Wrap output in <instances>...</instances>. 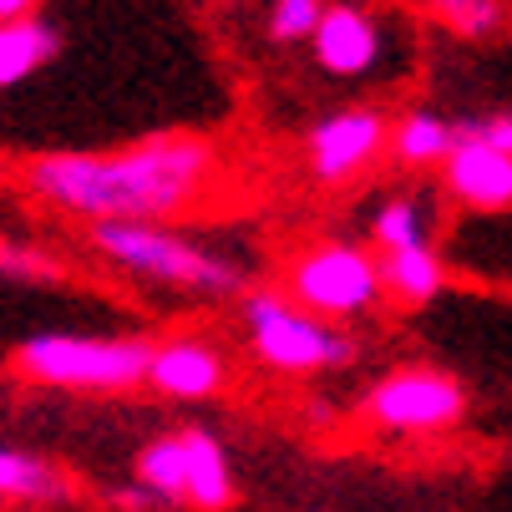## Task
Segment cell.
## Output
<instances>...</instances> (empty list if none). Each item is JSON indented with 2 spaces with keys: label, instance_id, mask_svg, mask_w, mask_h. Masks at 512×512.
Here are the masks:
<instances>
[{
  "label": "cell",
  "instance_id": "cell-1",
  "mask_svg": "<svg viewBox=\"0 0 512 512\" xmlns=\"http://www.w3.org/2000/svg\"><path fill=\"white\" fill-rule=\"evenodd\" d=\"M213 153L198 137H153L127 153H51L31 163V188L92 224H158L193 203Z\"/></svg>",
  "mask_w": 512,
  "mask_h": 512
},
{
  "label": "cell",
  "instance_id": "cell-2",
  "mask_svg": "<svg viewBox=\"0 0 512 512\" xmlns=\"http://www.w3.org/2000/svg\"><path fill=\"white\" fill-rule=\"evenodd\" d=\"M92 244L112 264H122L132 274H148L158 284L193 289V295L218 300V295H239L244 289V274L224 254H208L163 224H92Z\"/></svg>",
  "mask_w": 512,
  "mask_h": 512
},
{
  "label": "cell",
  "instance_id": "cell-3",
  "mask_svg": "<svg viewBox=\"0 0 512 512\" xmlns=\"http://www.w3.org/2000/svg\"><path fill=\"white\" fill-rule=\"evenodd\" d=\"M153 345L142 340H107V335H31L21 345V371L46 386L71 391H127L148 381Z\"/></svg>",
  "mask_w": 512,
  "mask_h": 512
},
{
  "label": "cell",
  "instance_id": "cell-4",
  "mask_svg": "<svg viewBox=\"0 0 512 512\" xmlns=\"http://www.w3.org/2000/svg\"><path fill=\"white\" fill-rule=\"evenodd\" d=\"M244 325L254 330V350L279 371H325V365L355 360L350 335H340L335 325H325L300 305H289L274 289H259V295L244 300Z\"/></svg>",
  "mask_w": 512,
  "mask_h": 512
},
{
  "label": "cell",
  "instance_id": "cell-5",
  "mask_svg": "<svg viewBox=\"0 0 512 512\" xmlns=\"http://www.w3.org/2000/svg\"><path fill=\"white\" fill-rule=\"evenodd\" d=\"M386 289V274L371 254H360L355 244H320L310 249L295 269H289V295L310 315L350 320L365 315Z\"/></svg>",
  "mask_w": 512,
  "mask_h": 512
},
{
  "label": "cell",
  "instance_id": "cell-6",
  "mask_svg": "<svg viewBox=\"0 0 512 512\" xmlns=\"http://www.w3.org/2000/svg\"><path fill=\"white\" fill-rule=\"evenodd\" d=\"M467 396L442 371H396L365 396V416L386 431H442L462 421Z\"/></svg>",
  "mask_w": 512,
  "mask_h": 512
},
{
  "label": "cell",
  "instance_id": "cell-7",
  "mask_svg": "<svg viewBox=\"0 0 512 512\" xmlns=\"http://www.w3.org/2000/svg\"><path fill=\"white\" fill-rule=\"evenodd\" d=\"M381 142H386V122L376 112L365 107L335 112L310 132V168L320 183H345L381 153Z\"/></svg>",
  "mask_w": 512,
  "mask_h": 512
},
{
  "label": "cell",
  "instance_id": "cell-8",
  "mask_svg": "<svg viewBox=\"0 0 512 512\" xmlns=\"http://www.w3.org/2000/svg\"><path fill=\"white\" fill-rule=\"evenodd\" d=\"M447 188H452V198H462L472 208H507L512 203V158L502 148H492L487 137L462 132L457 153L447 158Z\"/></svg>",
  "mask_w": 512,
  "mask_h": 512
},
{
  "label": "cell",
  "instance_id": "cell-9",
  "mask_svg": "<svg viewBox=\"0 0 512 512\" xmlns=\"http://www.w3.org/2000/svg\"><path fill=\"white\" fill-rule=\"evenodd\" d=\"M315 61L330 77H365L381 61V31L371 26L360 6H330L320 31H315Z\"/></svg>",
  "mask_w": 512,
  "mask_h": 512
},
{
  "label": "cell",
  "instance_id": "cell-10",
  "mask_svg": "<svg viewBox=\"0 0 512 512\" xmlns=\"http://www.w3.org/2000/svg\"><path fill=\"white\" fill-rule=\"evenodd\" d=\"M148 381L163 396H183V401L213 396L218 386H224V355L208 350L203 340H168V345L153 350Z\"/></svg>",
  "mask_w": 512,
  "mask_h": 512
},
{
  "label": "cell",
  "instance_id": "cell-11",
  "mask_svg": "<svg viewBox=\"0 0 512 512\" xmlns=\"http://www.w3.org/2000/svg\"><path fill=\"white\" fill-rule=\"evenodd\" d=\"M178 436H183V452H188V502L203 507V512L229 507L234 502V477H229L224 447H218L208 431H178Z\"/></svg>",
  "mask_w": 512,
  "mask_h": 512
},
{
  "label": "cell",
  "instance_id": "cell-12",
  "mask_svg": "<svg viewBox=\"0 0 512 512\" xmlns=\"http://www.w3.org/2000/svg\"><path fill=\"white\" fill-rule=\"evenodd\" d=\"M56 56V31L41 21H0V87L26 82Z\"/></svg>",
  "mask_w": 512,
  "mask_h": 512
},
{
  "label": "cell",
  "instance_id": "cell-13",
  "mask_svg": "<svg viewBox=\"0 0 512 512\" xmlns=\"http://www.w3.org/2000/svg\"><path fill=\"white\" fill-rule=\"evenodd\" d=\"M0 497L11 502H61L66 477L21 447H0Z\"/></svg>",
  "mask_w": 512,
  "mask_h": 512
},
{
  "label": "cell",
  "instance_id": "cell-14",
  "mask_svg": "<svg viewBox=\"0 0 512 512\" xmlns=\"http://www.w3.org/2000/svg\"><path fill=\"white\" fill-rule=\"evenodd\" d=\"M457 142H462V127H452L447 117H436V112H411L401 117L396 127V153L406 163H442L457 153Z\"/></svg>",
  "mask_w": 512,
  "mask_h": 512
},
{
  "label": "cell",
  "instance_id": "cell-15",
  "mask_svg": "<svg viewBox=\"0 0 512 512\" xmlns=\"http://www.w3.org/2000/svg\"><path fill=\"white\" fill-rule=\"evenodd\" d=\"M381 274H386V284L396 289L406 305H426V300H436V295H442V284H447L442 259L431 254V244L406 249V254H391V259L381 264Z\"/></svg>",
  "mask_w": 512,
  "mask_h": 512
},
{
  "label": "cell",
  "instance_id": "cell-16",
  "mask_svg": "<svg viewBox=\"0 0 512 512\" xmlns=\"http://www.w3.org/2000/svg\"><path fill=\"white\" fill-rule=\"evenodd\" d=\"M137 477L163 502H188V452H183V436H163V442L142 447Z\"/></svg>",
  "mask_w": 512,
  "mask_h": 512
},
{
  "label": "cell",
  "instance_id": "cell-17",
  "mask_svg": "<svg viewBox=\"0 0 512 512\" xmlns=\"http://www.w3.org/2000/svg\"><path fill=\"white\" fill-rule=\"evenodd\" d=\"M376 239L386 254H406V249H421L426 244V208L411 203V198H396L381 208L376 218Z\"/></svg>",
  "mask_w": 512,
  "mask_h": 512
},
{
  "label": "cell",
  "instance_id": "cell-18",
  "mask_svg": "<svg viewBox=\"0 0 512 512\" xmlns=\"http://www.w3.org/2000/svg\"><path fill=\"white\" fill-rule=\"evenodd\" d=\"M431 11H436L442 26H452L457 36H472V41H482V36H492L502 26L497 0H431Z\"/></svg>",
  "mask_w": 512,
  "mask_h": 512
},
{
  "label": "cell",
  "instance_id": "cell-19",
  "mask_svg": "<svg viewBox=\"0 0 512 512\" xmlns=\"http://www.w3.org/2000/svg\"><path fill=\"white\" fill-rule=\"evenodd\" d=\"M325 0H274V11H269V31L279 36V41H300V36H310L315 41V31H320V21H325Z\"/></svg>",
  "mask_w": 512,
  "mask_h": 512
},
{
  "label": "cell",
  "instance_id": "cell-20",
  "mask_svg": "<svg viewBox=\"0 0 512 512\" xmlns=\"http://www.w3.org/2000/svg\"><path fill=\"white\" fill-rule=\"evenodd\" d=\"M0 274L6 279H56V264L26 244H0Z\"/></svg>",
  "mask_w": 512,
  "mask_h": 512
},
{
  "label": "cell",
  "instance_id": "cell-21",
  "mask_svg": "<svg viewBox=\"0 0 512 512\" xmlns=\"http://www.w3.org/2000/svg\"><path fill=\"white\" fill-rule=\"evenodd\" d=\"M462 132L472 137H487L492 148H502L512 158V117H482V122H462Z\"/></svg>",
  "mask_w": 512,
  "mask_h": 512
},
{
  "label": "cell",
  "instance_id": "cell-22",
  "mask_svg": "<svg viewBox=\"0 0 512 512\" xmlns=\"http://www.w3.org/2000/svg\"><path fill=\"white\" fill-rule=\"evenodd\" d=\"M117 502H122V507H132V512H148V507H158L163 497H158V492H148V487H127V492H117Z\"/></svg>",
  "mask_w": 512,
  "mask_h": 512
},
{
  "label": "cell",
  "instance_id": "cell-23",
  "mask_svg": "<svg viewBox=\"0 0 512 512\" xmlns=\"http://www.w3.org/2000/svg\"><path fill=\"white\" fill-rule=\"evenodd\" d=\"M41 0H0V21H31Z\"/></svg>",
  "mask_w": 512,
  "mask_h": 512
}]
</instances>
